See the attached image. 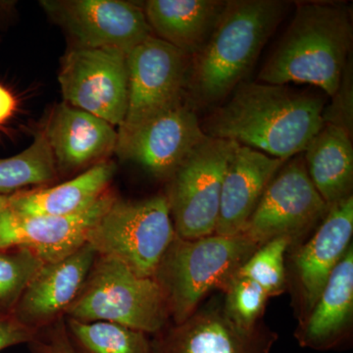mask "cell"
<instances>
[{"mask_svg":"<svg viewBox=\"0 0 353 353\" xmlns=\"http://www.w3.org/2000/svg\"><path fill=\"white\" fill-rule=\"evenodd\" d=\"M259 248L243 234H213L196 240L176 236L153 276L174 324L189 319L210 292H224Z\"/></svg>","mask_w":353,"mask_h":353,"instance_id":"277c9868","label":"cell"},{"mask_svg":"<svg viewBox=\"0 0 353 353\" xmlns=\"http://www.w3.org/2000/svg\"><path fill=\"white\" fill-rule=\"evenodd\" d=\"M324 99L285 85L243 82L201 124L210 138L236 141L287 161L301 154L324 126Z\"/></svg>","mask_w":353,"mask_h":353,"instance_id":"6da1fadb","label":"cell"},{"mask_svg":"<svg viewBox=\"0 0 353 353\" xmlns=\"http://www.w3.org/2000/svg\"><path fill=\"white\" fill-rule=\"evenodd\" d=\"M206 138L196 109L185 101L138 126L118 129L115 153L167 182Z\"/></svg>","mask_w":353,"mask_h":353,"instance_id":"7c38bea8","label":"cell"},{"mask_svg":"<svg viewBox=\"0 0 353 353\" xmlns=\"http://www.w3.org/2000/svg\"><path fill=\"white\" fill-rule=\"evenodd\" d=\"M277 334L261 324L253 330L234 325L222 304L199 308L189 319L154 336L157 353H270Z\"/></svg>","mask_w":353,"mask_h":353,"instance_id":"9a60e30c","label":"cell"},{"mask_svg":"<svg viewBox=\"0 0 353 353\" xmlns=\"http://www.w3.org/2000/svg\"><path fill=\"white\" fill-rule=\"evenodd\" d=\"M16 108V99L3 85H0V125L12 116Z\"/></svg>","mask_w":353,"mask_h":353,"instance_id":"4dcf8cb0","label":"cell"},{"mask_svg":"<svg viewBox=\"0 0 353 353\" xmlns=\"http://www.w3.org/2000/svg\"><path fill=\"white\" fill-rule=\"evenodd\" d=\"M290 4L282 0H227L208 43L190 57L187 101L210 105L245 82Z\"/></svg>","mask_w":353,"mask_h":353,"instance_id":"7a4b0ae2","label":"cell"},{"mask_svg":"<svg viewBox=\"0 0 353 353\" xmlns=\"http://www.w3.org/2000/svg\"><path fill=\"white\" fill-rule=\"evenodd\" d=\"M227 0H148L143 6L153 36L194 57L208 43Z\"/></svg>","mask_w":353,"mask_h":353,"instance_id":"ffe728a7","label":"cell"},{"mask_svg":"<svg viewBox=\"0 0 353 353\" xmlns=\"http://www.w3.org/2000/svg\"><path fill=\"white\" fill-rule=\"evenodd\" d=\"M117 194L112 189L90 208L68 216L23 215L0 211V250L25 248L44 263L59 261L87 243L88 234Z\"/></svg>","mask_w":353,"mask_h":353,"instance_id":"4fadbf2b","label":"cell"},{"mask_svg":"<svg viewBox=\"0 0 353 353\" xmlns=\"http://www.w3.org/2000/svg\"><path fill=\"white\" fill-rule=\"evenodd\" d=\"M57 176L52 152L39 130L29 148L12 157L0 159V196H12L30 187L41 188Z\"/></svg>","mask_w":353,"mask_h":353,"instance_id":"cb8c5ba5","label":"cell"},{"mask_svg":"<svg viewBox=\"0 0 353 353\" xmlns=\"http://www.w3.org/2000/svg\"><path fill=\"white\" fill-rule=\"evenodd\" d=\"M97 254L88 243L64 259L44 263L26 288L12 317L34 333L64 318Z\"/></svg>","mask_w":353,"mask_h":353,"instance_id":"2e32d148","label":"cell"},{"mask_svg":"<svg viewBox=\"0 0 353 353\" xmlns=\"http://www.w3.org/2000/svg\"><path fill=\"white\" fill-rule=\"evenodd\" d=\"M223 294V310L234 325L245 330L259 326L270 297L256 283L236 274Z\"/></svg>","mask_w":353,"mask_h":353,"instance_id":"4316f807","label":"cell"},{"mask_svg":"<svg viewBox=\"0 0 353 353\" xmlns=\"http://www.w3.org/2000/svg\"><path fill=\"white\" fill-rule=\"evenodd\" d=\"M43 264L28 248L0 250V316H12L26 288Z\"/></svg>","mask_w":353,"mask_h":353,"instance_id":"d4e9b609","label":"cell"},{"mask_svg":"<svg viewBox=\"0 0 353 353\" xmlns=\"http://www.w3.org/2000/svg\"><path fill=\"white\" fill-rule=\"evenodd\" d=\"M41 6L74 46L129 54L153 36L143 7L122 0H44Z\"/></svg>","mask_w":353,"mask_h":353,"instance_id":"8fae6325","label":"cell"},{"mask_svg":"<svg viewBox=\"0 0 353 353\" xmlns=\"http://www.w3.org/2000/svg\"><path fill=\"white\" fill-rule=\"evenodd\" d=\"M292 246L287 238L264 243L241 267L239 275L256 283L269 297L281 296L288 288L285 253Z\"/></svg>","mask_w":353,"mask_h":353,"instance_id":"484cf974","label":"cell"},{"mask_svg":"<svg viewBox=\"0 0 353 353\" xmlns=\"http://www.w3.org/2000/svg\"><path fill=\"white\" fill-rule=\"evenodd\" d=\"M352 12L347 6L301 2L277 48L260 70L259 81L272 85L309 83L332 97L352 58Z\"/></svg>","mask_w":353,"mask_h":353,"instance_id":"3957f363","label":"cell"},{"mask_svg":"<svg viewBox=\"0 0 353 353\" xmlns=\"http://www.w3.org/2000/svg\"><path fill=\"white\" fill-rule=\"evenodd\" d=\"M64 318L115 323L154 336L168 326L170 314L154 279L141 277L122 262L97 255Z\"/></svg>","mask_w":353,"mask_h":353,"instance_id":"5b68a950","label":"cell"},{"mask_svg":"<svg viewBox=\"0 0 353 353\" xmlns=\"http://www.w3.org/2000/svg\"><path fill=\"white\" fill-rule=\"evenodd\" d=\"M285 161L239 145L228 164L214 234H241L267 185Z\"/></svg>","mask_w":353,"mask_h":353,"instance_id":"ac0fdd59","label":"cell"},{"mask_svg":"<svg viewBox=\"0 0 353 353\" xmlns=\"http://www.w3.org/2000/svg\"><path fill=\"white\" fill-rule=\"evenodd\" d=\"M238 145L208 137L167 181L165 196L179 238L196 240L214 234L223 180Z\"/></svg>","mask_w":353,"mask_h":353,"instance_id":"52a82bcc","label":"cell"},{"mask_svg":"<svg viewBox=\"0 0 353 353\" xmlns=\"http://www.w3.org/2000/svg\"><path fill=\"white\" fill-rule=\"evenodd\" d=\"M116 164L110 159L53 187L34 188L11 196L8 208L23 215L68 216L82 212L111 188Z\"/></svg>","mask_w":353,"mask_h":353,"instance_id":"44dd1931","label":"cell"},{"mask_svg":"<svg viewBox=\"0 0 353 353\" xmlns=\"http://www.w3.org/2000/svg\"><path fill=\"white\" fill-rule=\"evenodd\" d=\"M309 179L327 205L352 196V134L325 124L303 152Z\"/></svg>","mask_w":353,"mask_h":353,"instance_id":"7402d4cb","label":"cell"},{"mask_svg":"<svg viewBox=\"0 0 353 353\" xmlns=\"http://www.w3.org/2000/svg\"><path fill=\"white\" fill-rule=\"evenodd\" d=\"M41 131L58 174L85 171L109 159L118 141L112 125L64 101L52 108Z\"/></svg>","mask_w":353,"mask_h":353,"instance_id":"e0dca14e","label":"cell"},{"mask_svg":"<svg viewBox=\"0 0 353 353\" xmlns=\"http://www.w3.org/2000/svg\"><path fill=\"white\" fill-rule=\"evenodd\" d=\"M352 234L353 196L330 206L312 236L294 248L292 284L299 321L319 299L334 269L352 245Z\"/></svg>","mask_w":353,"mask_h":353,"instance_id":"5bb4252c","label":"cell"},{"mask_svg":"<svg viewBox=\"0 0 353 353\" xmlns=\"http://www.w3.org/2000/svg\"><path fill=\"white\" fill-rule=\"evenodd\" d=\"M11 196H0V211L3 210L8 206L10 202Z\"/></svg>","mask_w":353,"mask_h":353,"instance_id":"1f68e13d","label":"cell"},{"mask_svg":"<svg viewBox=\"0 0 353 353\" xmlns=\"http://www.w3.org/2000/svg\"><path fill=\"white\" fill-rule=\"evenodd\" d=\"M29 347L32 353H75L67 336L64 318L38 332Z\"/></svg>","mask_w":353,"mask_h":353,"instance_id":"f1b7e54d","label":"cell"},{"mask_svg":"<svg viewBox=\"0 0 353 353\" xmlns=\"http://www.w3.org/2000/svg\"><path fill=\"white\" fill-rule=\"evenodd\" d=\"M58 82L64 102L119 128L126 117V53L73 46L61 60Z\"/></svg>","mask_w":353,"mask_h":353,"instance_id":"9c48e42d","label":"cell"},{"mask_svg":"<svg viewBox=\"0 0 353 353\" xmlns=\"http://www.w3.org/2000/svg\"><path fill=\"white\" fill-rule=\"evenodd\" d=\"M352 60L350 58L340 87L336 94L332 97L333 102L326 106L323 112V119L325 124H332L343 128L345 131L352 134L353 125V88H352Z\"/></svg>","mask_w":353,"mask_h":353,"instance_id":"83f0119b","label":"cell"},{"mask_svg":"<svg viewBox=\"0 0 353 353\" xmlns=\"http://www.w3.org/2000/svg\"><path fill=\"white\" fill-rule=\"evenodd\" d=\"M129 92L119 129L136 127L187 101L190 57L150 37L127 55Z\"/></svg>","mask_w":353,"mask_h":353,"instance_id":"30bf717a","label":"cell"},{"mask_svg":"<svg viewBox=\"0 0 353 353\" xmlns=\"http://www.w3.org/2000/svg\"><path fill=\"white\" fill-rule=\"evenodd\" d=\"M37 333L16 321L12 316H0V352L19 345H30Z\"/></svg>","mask_w":353,"mask_h":353,"instance_id":"f546056e","label":"cell"},{"mask_svg":"<svg viewBox=\"0 0 353 353\" xmlns=\"http://www.w3.org/2000/svg\"><path fill=\"white\" fill-rule=\"evenodd\" d=\"M176 236L165 194L141 201L117 196L88 234L87 243L99 256L118 260L141 277L153 278Z\"/></svg>","mask_w":353,"mask_h":353,"instance_id":"8992f818","label":"cell"},{"mask_svg":"<svg viewBox=\"0 0 353 353\" xmlns=\"http://www.w3.org/2000/svg\"><path fill=\"white\" fill-rule=\"evenodd\" d=\"M353 248L336 265L319 299L299 321L294 338L301 347L325 352L341 347L352 336Z\"/></svg>","mask_w":353,"mask_h":353,"instance_id":"d6986e66","label":"cell"},{"mask_svg":"<svg viewBox=\"0 0 353 353\" xmlns=\"http://www.w3.org/2000/svg\"><path fill=\"white\" fill-rule=\"evenodd\" d=\"M64 320L75 353H157L152 336L138 330L110 322Z\"/></svg>","mask_w":353,"mask_h":353,"instance_id":"603a6c76","label":"cell"},{"mask_svg":"<svg viewBox=\"0 0 353 353\" xmlns=\"http://www.w3.org/2000/svg\"><path fill=\"white\" fill-rule=\"evenodd\" d=\"M328 210L309 179L301 153L287 160L274 176L241 234L259 246L287 238L294 248Z\"/></svg>","mask_w":353,"mask_h":353,"instance_id":"ba28073f","label":"cell"}]
</instances>
